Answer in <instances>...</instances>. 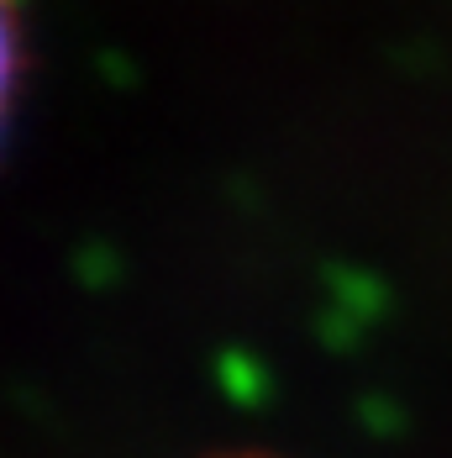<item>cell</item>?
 Wrapping results in <instances>:
<instances>
[{
  "instance_id": "6da1fadb",
  "label": "cell",
  "mask_w": 452,
  "mask_h": 458,
  "mask_svg": "<svg viewBox=\"0 0 452 458\" xmlns=\"http://www.w3.org/2000/svg\"><path fill=\"white\" fill-rule=\"evenodd\" d=\"M11 85H16V21H11V5L0 0V116H5Z\"/></svg>"
}]
</instances>
